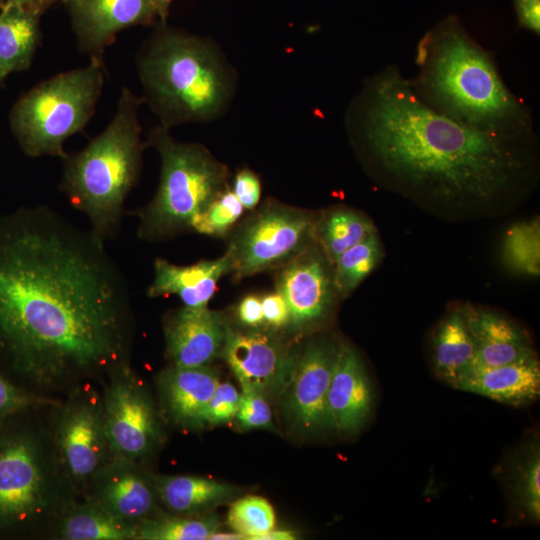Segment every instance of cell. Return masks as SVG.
Wrapping results in <instances>:
<instances>
[{"label": "cell", "instance_id": "cell-4", "mask_svg": "<svg viewBox=\"0 0 540 540\" xmlns=\"http://www.w3.org/2000/svg\"><path fill=\"white\" fill-rule=\"evenodd\" d=\"M137 64L143 101L168 129L222 116L235 92L234 71L216 45L165 24L143 45Z\"/></svg>", "mask_w": 540, "mask_h": 540}, {"label": "cell", "instance_id": "cell-14", "mask_svg": "<svg viewBox=\"0 0 540 540\" xmlns=\"http://www.w3.org/2000/svg\"><path fill=\"white\" fill-rule=\"evenodd\" d=\"M338 346L316 340L309 342L298 355L289 384V409L296 422L305 430L330 427L327 414V394Z\"/></svg>", "mask_w": 540, "mask_h": 540}, {"label": "cell", "instance_id": "cell-19", "mask_svg": "<svg viewBox=\"0 0 540 540\" xmlns=\"http://www.w3.org/2000/svg\"><path fill=\"white\" fill-rule=\"evenodd\" d=\"M461 310L475 344L476 354L471 369L494 367L536 356L528 335L509 319L471 305Z\"/></svg>", "mask_w": 540, "mask_h": 540}, {"label": "cell", "instance_id": "cell-30", "mask_svg": "<svg viewBox=\"0 0 540 540\" xmlns=\"http://www.w3.org/2000/svg\"><path fill=\"white\" fill-rule=\"evenodd\" d=\"M382 256L376 232L346 250L334 263V288L342 295L350 294L378 264Z\"/></svg>", "mask_w": 540, "mask_h": 540}, {"label": "cell", "instance_id": "cell-9", "mask_svg": "<svg viewBox=\"0 0 540 540\" xmlns=\"http://www.w3.org/2000/svg\"><path fill=\"white\" fill-rule=\"evenodd\" d=\"M53 407L50 431L60 465L79 499L96 472L110 461L102 392L92 382L76 385Z\"/></svg>", "mask_w": 540, "mask_h": 540}, {"label": "cell", "instance_id": "cell-43", "mask_svg": "<svg viewBox=\"0 0 540 540\" xmlns=\"http://www.w3.org/2000/svg\"><path fill=\"white\" fill-rule=\"evenodd\" d=\"M245 539V537L238 532H214L211 534L208 540H240Z\"/></svg>", "mask_w": 540, "mask_h": 540}, {"label": "cell", "instance_id": "cell-34", "mask_svg": "<svg viewBox=\"0 0 540 540\" xmlns=\"http://www.w3.org/2000/svg\"><path fill=\"white\" fill-rule=\"evenodd\" d=\"M59 402V399L39 395L17 385L0 371V424L22 411L54 407Z\"/></svg>", "mask_w": 540, "mask_h": 540}, {"label": "cell", "instance_id": "cell-32", "mask_svg": "<svg viewBox=\"0 0 540 540\" xmlns=\"http://www.w3.org/2000/svg\"><path fill=\"white\" fill-rule=\"evenodd\" d=\"M227 522L233 531L242 534L245 539L256 540L275 528L276 515L265 498L249 495L231 504Z\"/></svg>", "mask_w": 540, "mask_h": 540}, {"label": "cell", "instance_id": "cell-17", "mask_svg": "<svg viewBox=\"0 0 540 540\" xmlns=\"http://www.w3.org/2000/svg\"><path fill=\"white\" fill-rule=\"evenodd\" d=\"M374 401L372 384L358 353L347 344L338 345L327 394L330 428L342 434L360 429Z\"/></svg>", "mask_w": 540, "mask_h": 540}, {"label": "cell", "instance_id": "cell-26", "mask_svg": "<svg viewBox=\"0 0 540 540\" xmlns=\"http://www.w3.org/2000/svg\"><path fill=\"white\" fill-rule=\"evenodd\" d=\"M432 354L436 374L452 387L472 368L475 344L461 308L451 310L439 324Z\"/></svg>", "mask_w": 540, "mask_h": 540}, {"label": "cell", "instance_id": "cell-27", "mask_svg": "<svg viewBox=\"0 0 540 540\" xmlns=\"http://www.w3.org/2000/svg\"><path fill=\"white\" fill-rule=\"evenodd\" d=\"M505 467V486L520 515L534 523L540 520V447L538 437L521 445Z\"/></svg>", "mask_w": 540, "mask_h": 540}, {"label": "cell", "instance_id": "cell-29", "mask_svg": "<svg viewBox=\"0 0 540 540\" xmlns=\"http://www.w3.org/2000/svg\"><path fill=\"white\" fill-rule=\"evenodd\" d=\"M219 530L216 516L155 514L139 523L138 540H208Z\"/></svg>", "mask_w": 540, "mask_h": 540}, {"label": "cell", "instance_id": "cell-23", "mask_svg": "<svg viewBox=\"0 0 540 540\" xmlns=\"http://www.w3.org/2000/svg\"><path fill=\"white\" fill-rule=\"evenodd\" d=\"M138 527L86 499L75 501L52 526L65 540H134Z\"/></svg>", "mask_w": 540, "mask_h": 540}, {"label": "cell", "instance_id": "cell-13", "mask_svg": "<svg viewBox=\"0 0 540 540\" xmlns=\"http://www.w3.org/2000/svg\"><path fill=\"white\" fill-rule=\"evenodd\" d=\"M83 499L138 524L158 513L154 475L123 458H112L96 472Z\"/></svg>", "mask_w": 540, "mask_h": 540}, {"label": "cell", "instance_id": "cell-11", "mask_svg": "<svg viewBox=\"0 0 540 540\" xmlns=\"http://www.w3.org/2000/svg\"><path fill=\"white\" fill-rule=\"evenodd\" d=\"M103 415L113 458L141 462L162 440L153 402L129 364L102 381Z\"/></svg>", "mask_w": 540, "mask_h": 540}, {"label": "cell", "instance_id": "cell-20", "mask_svg": "<svg viewBox=\"0 0 540 540\" xmlns=\"http://www.w3.org/2000/svg\"><path fill=\"white\" fill-rule=\"evenodd\" d=\"M512 406L536 401L540 395L537 356L504 365L469 370L454 386Z\"/></svg>", "mask_w": 540, "mask_h": 540}, {"label": "cell", "instance_id": "cell-38", "mask_svg": "<svg viewBox=\"0 0 540 540\" xmlns=\"http://www.w3.org/2000/svg\"><path fill=\"white\" fill-rule=\"evenodd\" d=\"M264 322L280 328L290 322L289 308L283 295L276 291L261 298Z\"/></svg>", "mask_w": 540, "mask_h": 540}, {"label": "cell", "instance_id": "cell-46", "mask_svg": "<svg viewBox=\"0 0 540 540\" xmlns=\"http://www.w3.org/2000/svg\"><path fill=\"white\" fill-rule=\"evenodd\" d=\"M7 3V0H0V8L2 9Z\"/></svg>", "mask_w": 540, "mask_h": 540}, {"label": "cell", "instance_id": "cell-18", "mask_svg": "<svg viewBox=\"0 0 540 540\" xmlns=\"http://www.w3.org/2000/svg\"><path fill=\"white\" fill-rule=\"evenodd\" d=\"M227 326L204 307L183 306L165 322L166 352L172 365L205 366L222 351Z\"/></svg>", "mask_w": 540, "mask_h": 540}, {"label": "cell", "instance_id": "cell-5", "mask_svg": "<svg viewBox=\"0 0 540 540\" xmlns=\"http://www.w3.org/2000/svg\"><path fill=\"white\" fill-rule=\"evenodd\" d=\"M143 102L123 88L112 121L79 152L67 154L60 190L102 241L118 234L124 203L138 181L142 153L138 110Z\"/></svg>", "mask_w": 540, "mask_h": 540}, {"label": "cell", "instance_id": "cell-28", "mask_svg": "<svg viewBox=\"0 0 540 540\" xmlns=\"http://www.w3.org/2000/svg\"><path fill=\"white\" fill-rule=\"evenodd\" d=\"M376 232L363 215L344 208L333 209L315 223L317 238L327 259L334 264L349 248Z\"/></svg>", "mask_w": 540, "mask_h": 540}, {"label": "cell", "instance_id": "cell-6", "mask_svg": "<svg viewBox=\"0 0 540 540\" xmlns=\"http://www.w3.org/2000/svg\"><path fill=\"white\" fill-rule=\"evenodd\" d=\"M33 409L0 424V536L53 526L79 499L58 460L50 426L31 417Z\"/></svg>", "mask_w": 540, "mask_h": 540}, {"label": "cell", "instance_id": "cell-7", "mask_svg": "<svg viewBox=\"0 0 540 540\" xmlns=\"http://www.w3.org/2000/svg\"><path fill=\"white\" fill-rule=\"evenodd\" d=\"M147 144L160 155V183L135 215L138 237L154 242L191 230L193 219L227 189L229 173L204 146L178 142L162 125L150 132Z\"/></svg>", "mask_w": 540, "mask_h": 540}, {"label": "cell", "instance_id": "cell-15", "mask_svg": "<svg viewBox=\"0 0 540 540\" xmlns=\"http://www.w3.org/2000/svg\"><path fill=\"white\" fill-rule=\"evenodd\" d=\"M333 288V277L314 245L284 265L277 279V291L289 308V323L296 328L315 323L326 315Z\"/></svg>", "mask_w": 540, "mask_h": 540}, {"label": "cell", "instance_id": "cell-37", "mask_svg": "<svg viewBox=\"0 0 540 540\" xmlns=\"http://www.w3.org/2000/svg\"><path fill=\"white\" fill-rule=\"evenodd\" d=\"M232 191L243 208L251 210L261 197L260 179L252 170L243 168L235 175Z\"/></svg>", "mask_w": 540, "mask_h": 540}, {"label": "cell", "instance_id": "cell-8", "mask_svg": "<svg viewBox=\"0 0 540 540\" xmlns=\"http://www.w3.org/2000/svg\"><path fill=\"white\" fill-rule=\"evenodd\" d=\"M104 82L102 59L57 74L31 88L14 104L10 125L22 151L64 159L66 139L83 131Z\"/></svg>", "mask_w": 540, "mask_h": 540}, {"label": "cell", "instance_id": "cell-45", "mask_svg": "<svg viewBox=\"0 0 540 540\" xmlns=\"http://www.w3.org/2000/svg\"><path fill=\"white\" fill-rule=\"evenodd\" d=\"M7 3L33 9L31 0H7Z\"/></svg>", "mask_w": 540, "mask_h": 540}, {"label": "cell", "instance_id": "cell-44", "mask_svg": "<svg viewBox=\"0 0 540 540\" xmlns=\"http://www.w3.org/2000/svg\"><path fill=\"white\" fill-rule=\"evenodd\" d=\"M54 1L55 0H31V3H32V8L35 11L39 12L42 8L51 4Z\"/></svg>", "mask_w": 540, "mask_h": 540}, {"label": "cell", "instance_id": "cell-3", "mask_svg": "<svg viewBox=\"0 0 540 540\" xmlns=\"http://www.w3.org/2000/svg\"><path fill=\"white\" fill-rule=\"evenodd\" d=\"M417 98L435 113L479 132L536 138L528 106L504 83L492 54L449 15L417 47Z\"/></svg>", "mask_w": 540, "mask_h": 540}, {"label": "cell", "instance_id": "cell-35", "mask_svg": "<svg viewBox=\"0 0 540 540\" xmlns=\"http://www.w3.org/2000/svg\"><path fill=\"white\" fill-rule=\"evenodd\" d=\"M241 398L236 418L246 429L267 427L272 421V411L266 397L254 389L241 387Z\"/></svg>", "mask_w": 540, "mask_h": 540}, {"label": "cell", "instance_id": "cell-36", "mask_svg": "<svg viewBox=\"0 0 540 540\" xmlns=\"http://www.w3.org/2000/svg\"><path fill=\"white\" fill-rule=\"evenodd\" d=\"M241 393L228 382L218 384L211 397L204 415L203 424H221L236 416L240 404Z\"/></svg>", "mask_w": 540, "mask_h": 540}, {"label": "cell", "instance_id": "cell-33", "mask_svg": "<svg viewBox=\"0 0 540 540\" xmlns=\"http://www.w3.org/2000/svg\"><path fill=\"white\" fill-rule=\"evenodd\" d=\"M243 206L232 190L222 192L208 208L196 216L191 230L207 235H223L238 220Z\"/></svg>", "mask_w": 540, "mask_h": 540}, {"label": "cell", "instance_id": "cell-25", "mask_svg": "<svg viewBox=\"0 0 540 540\" xmlns=\"http://www.w3.org/2000/svg\"><path fill=\"white\" fill-rule=\"evenodd\" d=\"M154 485L159 502L177 515L192 516L232 498L237 490L199 476H157Z\"/></svg>", "mask_w": 540, "mask_h": 540}, {"label": "cell", "instance_id": "cell-22", "mask_svg": "<svg viewBox=\"0 0 540 540\" xmlns=\"http://www.w3.org/2000/svg\"><path fill=\"white\" fill-rule=\"evenodd\" d=\"M231 269L227 253L218 259L200 261L189 266H178L157 258L154 262V279L147 295H176L184 306L204 307L215 293L218 280Z\"/></svg>", "mask_w": 540, "mask_h": 540}, {"label": "cell", "instance_id": "cell-42", "mask_svg": "<svg viewBox=\"0 0 540 540\" xmlns=\"http://www.w3.org/2000/svg\"><path fill=\"white\" fill-rule=\"evenodd\" d=\"M172 0H151L157 17L161 24H165Z\"/></svg>", "mask_w": 540, "mask_h": 540}, {"label": "cell", "instance_id": "cell-2", "mask_svg": "<svg viewBox=\"0 0 540 540\" xmlns=\"http://www.w3.org/2000/svg\"><path fill=\"white\" fill-rule=\"evenodd\" d=\"M345 126L383 183L440 205H489L534 174L536 138L483 133L435 113L392 64L364 80Z\"/></svg>", "mask_w": 540, "mask_h": 540}, {"label": "cell", "instance_id": "cell-16", "mask_svg": "<svg viewBox=\"0 0 540 540\" xmlns=\"http://www.w3.org/2000/svg\"><path fill=\"white\" fill-rule=\"evenodd\" d=\"M157 17L151 0H77L73 24L79 49L102 59L107 46L122 29L151 24Z\"/></svg>", "mask_w": 540, "mask_h": 540}, {"label": "cell", "instance_id": "cell-1", "mask_svg": "<svg viewBox=\"0 0 540 540\" xmlns=\"http://www.w3.org/2000/svg\"><path fill=\"white\" fill-rule=\"evenodd\" d=\"M134 318L105 242L48 206L0 217V371L52 397L129 364Z\"/></svg>", "mask_w": 540, "mask_h": 540}, {"label": "cell", "instance_id": "cell-21", "mask_svg": "<svg viewBox=\"0 0 540 540\" xmlns=\"http://www.w3.org/2000/svg\"><path fill=\"white\" fill-rule=\"evenodd\" d=\"M218 384V373L207 365H172L163 371L159 379L163 407L177 424L201 426L205 409Z\"/></svg>", "mask_w": 540, "mask_h": 540}, {"label": "cell", "instance_id": "cell-24", "mask_svg": "<svg viewBox=\"0 0 540 540\" xmlns=\"http://www.w3.org/2000/svg\"><path fill=\"white\" fill-rule=\"evenodd\" d=\"M37 11L8 4L0 13V84L30 67L40 41Z\"/></svg>", "mask_w": 540, "mask_h": 540}, {"label": "cell", "instance_id": "cell-40", "mask_svg": "<svg viewBox=\"0 0 540 540\" xmlns=\"http://www.w3.org/2000/svg\"><path fill=\"white\" fill-rule=\"evenodd\" d=\"M238 318L246 326L258 327L264 322L261 299L255 295L246 296L238 306Z\"/></svg>", "mask_w": 540, "mask_h": 540}, {"label": "cell", "instance_id": "cell-47", "mask_svg": "<svg viewBox=\"0 0 540 540\" xmlns=\"http://www.w3.org/2000/svg\"><path fill=\"white\" fill-rule=\"evenodd\" d=\"M68 1L75 2V1H77V0H68Z\"/></svg>", "mask_w": 540, "mask_h": 540}, {"label": "cell", "instance_id": "cell-39", "mask_svg": "<svg viewBox=\"0 0 540 540\" xmlns=\"http://www.w3.org/2000/svg\"><path fill=\"white\" fill-rule=\"evenodd\" d=\"M519 27L540 33V0H513Z\"/></svg>", "mask_w": 540, "mask_h": 540}, {"label": "cell", "instance_id": "cell-41", "mask_svg": "<svg viewBox=\"0 0 540 540\" xmlns=\"http://www.w3.org/2000/svg\"><path fill=\"white\" fill-rule=\"evenodd\" d=\"M295 535L293 532L288 530H275L272 529L267 533L259 536L256 540H293Z\"/></svg>", "mask_w": 540, "mask_h": 540}, {"label": "cell", "instance_id": "cell-31", "mask_svg": "<svg viewBox=\"0 0 540 540\" xmlns=\"http://www.w3.org/2000/svg\"><path fill=\"white\" fill-rule=\"evenodd\" d=\"M503 254L511 268L526 275L540 272V225L538 218L511 226L503 245Z\"/></svg>", "mask_w": 540, "mask_h": 540}, {"label": "cell", "instance_id": "cell-10", "mask_svg": "<svg viewBox=\"0 0 540 540\" xmlns=\"http://www.w3.org/2000/svg\"><path fill=\"white\" fill-rule=\"evenodd\" d=\"M315 223L304 210L268 201L232 235L231 271L242 278L286 265L312 245Z\"/></svg>", "mask_w": 540, "mask_h": 540}, {"label": "cell", "instance_id": "cell-12", "mask_svg": "<svg viewBox=\"0 0 540 540\" xmlns=\"http://www.w3.org/2000/svg\"><path fill=\"white\" fill-rule=\"evenodd\" d=\"M222 354L241 387L265 397L289 386L298 354L262 331H236L227 327Z\"/></svg>", "mask_w": 540, "mask_h": 540}]
</instances>
